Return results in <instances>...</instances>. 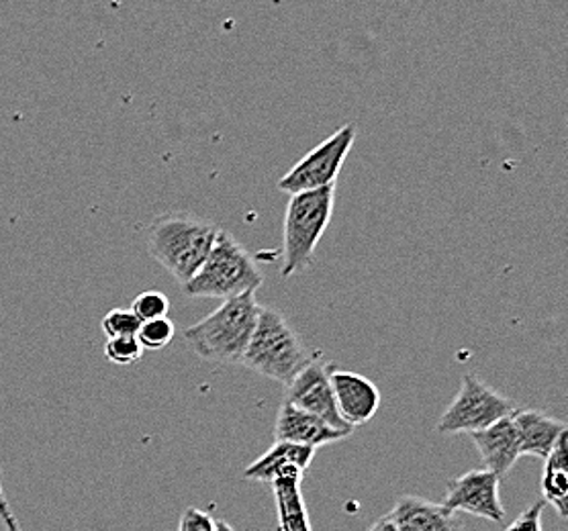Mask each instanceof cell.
Segmentation results:
<instances>
[{"instance_id":"obj_1","label":"cell","mask_w":568,"mask_h":531,"mask_svg":"<svg viewBox=\"0 0 568 531\" xmlns=\"http://www.w3.org/2000/svg\"><path fill=\"white\" fill-rule=\"evenodd\" d=\"M220 232L215 221L186 211H170L158 215L148 227V249L184 286L207 259Z\"/></svg>"},{"instance_id":"obj_2","label":"cell","mask_w":568,"mask_h":531,"mask_svg":"<svg viewBox=\"0 0 568 531\" xmlns=\"http://www.w3.org/2000/svg\"><path fill=\"white\" fill-rule=\"evenodd\" d=\"M260 305L256 293L227 298L220 309L184 329V341L191 350L215 364H242L247 344L258 324Z\"/></svg>"},{"instance_id":"obj_3","label":"cell","mask_w":568,"mask_h":531,"mask_svg":"<svg viewBox=\"0 0 568 531\" xmlns=\"http://www.w3.org/2000/svg\"><path fill=\"white\" fill-rule=\"evenodd\" d=\"M317 358V354H311L303 346L301 337L284 319L283 313L262 307L258 324L247 344L242 364L250 370L288 387L298 372Z\"/></svg>"},{"instance_id":"obj_4","label":"cell","mask_w":568,"mask_h":531,"mask_svg":"<svg viewBox=\"0 0 568 531\" xmlns=\"http://www.w3.org/2000/svg\"><path fill=\"white\" fill-rule=\"evenodd\" d=\"M336 184L288 196L284 211L283 266L281 276L291 278L310 270L315 249L334 217Z\"/></svg>"},{"instance_id":"obj_5","label":"cell","mask_w":568,"mask_h":531,"mask_svg":"<svg viewBox=\"0 0 568 531\" xmlns=\"http://www.w3.org/2000/svg\"><path fill=\"white\" fill-rule=\"evenodd\" d=\"M262 285L264 274L256 259L230 232L221 229L207 259L182 290L186 297L227 300L252 290L256 293Z\"/></svg>"},{"instance_id":"obj_6","label":"cell","mask_w":568,"mask_h":531,"mask_svg":"<svg viewBox=\"0 0 568 531\" xmlns=\"http://www.w3.org/2000/svg\"><path fill=\"white\" fill-rule=\"evenodd\" d=\"M516 409V402L485 385L480 378L465 375L458 395L439 417L436 429L442 436L475 433L497 423Z\"/></svg>"},{"instance_id":"obj_7","label":"cell","mask_w":568,"mask_h":531,"mask_svg":"<svg viewBox=\"0 0 568 531\" xmlns=\"http://www.w3.org/2000/svg\"><path fill=\"white\" fill-rule=\"evenodd\" d=\"M356 133L358 130L354 123H348L336 133H332L284 174L276 184L278 191L291 196L336 184L342 166L356 143Z\"/></svg>"},{"instance_id":"obj_8","label":"cell","mask_w":568,"mask_h":531,"mask_svg":"<svg viewBox=\"0 0 568 531\" xmlns=\"http://www.w3.org/2000/svg\"><path fill=\"white\" fill-rule=\"evenodd\" d=\"M499 484L501 479L489 470H470L448 482V491L444 494L442 506L454 513H468L475 518L489 519L493 523H501L505 519V507L501 503Z\"/></svg>"},{"instance_id":"obj_9","label":"cell","mask_w":568,"mask_h":531,"mask_svg":"<svg viewBox=\"0 0 568 531\" xmlns=\"http://www.w3.org/2000/svg\"><path fill=\"white\" fill-rule=\"evenodd\" d=\"M329 368L332 366L320 362V358L313 360L286 387L284 401L291 402L293 407H297L301 411H307V413L320 417L332 428L344 429V431L352 433L354 429L346 426L337 413L336 399H334V390H332V382H329Z\"/></svg>"},{"instance_id":"obj_10","label":"cell","mask_w":568,"mask_h":531,"mask_svg":"<svg viewBox=\"0 0 568 531\" xmlns=\"http://www.w3.org/2000/svg\"><path fill=\"white\" fill-rule=\"evenodd\" d=\"M329 382L334 390L337 413L346 426L358 428L375 417L381 407V390L371 378L332 366Z\"/></svg>"},{"instance_id":"obj_11","label":"cell","mask_w":568,"mask_h":531,"mask_svg":"<svg viewBox=\"0 0 568 531\" xmlns=\"http://www.w3.org/2000/svg\"><path fill=\"white\" fill-rule=\"evenodd\" d=\"M385 518L397 531H463L465 523L458 513L432 503L422 497L405 494Z\"/></svg>"},{"instance_id":"obj_12","label":"cell","mask_w":568,"mask_h":531,"mask_svg":"<svg viewBox=\"0 0 568 531\" xmlns=\"http://www.w3.org/2000/svg\"><path fill=\"white\" fill-rule=\"evenodd\" d=\"M315 458V448L291 441H274L268 452L244 470V479L274 482V480H301Z\"/></svg>"},{"instance_id":"obj_13","label":"cell","mask_w":568,"mask_h":531,"mask_svg":"<svg viewBox=\"0 0 568 531\" xmlns=\"http://www.w3.org/2000/svg\"><path fill=\"white\" fill-rule=\"evenodd\" d=\"M348 436L349 431L332 428L320 417L307 413V411H301V409L286 401L281 405L278 417H276V426H274V440L310 446L315 450L320 446L346 440Z\"/></svg>"},{"instance_id":"obj_14","label":"cell","mask_w":568,"mask_h":531,"mask_svg":"<svg viewBox=\"0 0 568 531\" xmlns=\"http://www.w3.org/2000/svg\"><path fill=\"white\" fill-rule=\"evenodd\" d=\"M477 446L485 470L504 480L519 460V438L511 415L499 419L483 431L468 433Z\"/></svg>"},{"instance_id":"obj_15","label":"cell","mask_w":568,"mask_h":531,"mask_svg":"<svg viewBox=\"0 0 568 531\" xmlns=\"http://www.w3.org/2000/svg\"><path fill=\"white\" fill-rule=\"evenodd\" d=\"M511 419L516 423L517 438H519V453L546 458L552 452L558 438L567 431V423L534 409L514 411Z\"/></svg>"},{"instance_id":"obj_16","label":"cell","mask_w":568,"mask_h":531,"mask_svg":"<svg viewBox=\"0 0 568 531\" xmlns=\"http://www.w3.org/2000/svg\"><path fill=\"white\" fill-rule=\"evenodd\" d=\"M567 431L558 438L552 452L544 460L542 494L544 503L552 506L556 513L562 519L568 515V460H567Z\"/></svg>"},{"instance_id":"obj_17","label":"cell","mask_w":568,"mask_h":531,"mask_svg":"<svg viewBox=\"0 0 568 531\" xmlns=\"http://www.w3.org/2000/svg\"><path fill=\"white\" fill-rule=\"evenodd\" d=\"M281 531H311L310 513L301 492V480H274L271 482Z\"/></svg>"},{"instance_id":"obj_18","label":"cell","mask_w":568,"mask_h":531,"mask_svg":"<svg viewBox=\"0 0 568 531\" xmlns=\"http://www.w3.org/2000/svg\"><path fill=\"white\" fill-rule=\"evenodd\" d=\"M174 334H176V329L169 317H160L152 321H143L135 337H138L143 351H160L164 350L174 339Z\"/></svg>"},{"instance_id":"obj_19","label":"cell","mask_w":568,"mask_h":531,"mask_svg":"<svg viewBox=\"0 0 568 531\" xmlns=\"http://www.w3.org/2000/svg\"><path fill=\"white\" fill-rule=\"evenodd\" d=\"M143 356V348L138 337H111L104 344V358L116 366H133L140 362Z\"/></svg>"},{"instance_id":"obj_20","label":"cell","mask_w":568,"mask_h":531,"mask_svg":"<svg viewBox=\"0 0 568 531\" xmlns=\"http://www.w3.org/2000/svg\"><path fill=\"white\" fill-rule=\"evenodd\" d=\"M169 312L170 298L158 290H148V293L138 295L131 305V313L140 319V324L160 319V317H169Z\"/></svg>"},{"instance_id":"obj_21","label":"cell","mask_w":568,"mask_h":531,"mask_svg":"<svg viewBox=\"0 0 568 531\" xmlns=\"http://www.w3.org/2000/svg\"><path fill=\"white\" fill-rule=\"evenodd\" d=\"M140 319L131 313V309H113L106 313L101 321L106 339L111 337L135 336L140 329Z\"/></svg>"},{"instance_id":"obj_22","label":"cell","mask_w":568,"mask_h":531,"mask_svg":"<svg viewBox=\"0 0 568 531\" xmlns=\"http://www.w3.org/2000/svg\"><path fill=\"white\" fill-rule=\"evenodd\" d=\"M215 530V519L209 515L207 511L189 507L181 515L179 531H213Z\"/></svg>"},{"instance_id":"obj_23","label":"cell","mask_w":568,"mask_h":531,"mask_svg":"<svg viewBox=\"0 0 568 531\" xmlns=\"http://www.w3.org/2000/svg\"><path fill=\"white\" fill-rule=\"evenodd\" d=\"M544 507H546L544 501H536L534 506L528 507V509H526V511H524L505 531H544Z\"/></svg>"},{"instance_id":"obj_24","label":"cell","mask_w":568,"mask_h":531,"mask_svg":"<svg viewBox=\"0 0 568 531\" xmlns=\"http://www.w3.org/2000/svg\"><path fill=\"white\" fill-rule=\"evenodd\" d=\"M0 521L7 531H21V525L14 518L13 509L9 506V499L2 489V477H0Z\"/></svg>"},{"instance_id":"obj_25","label":"cell","mask_w":568,"mask_h":531,"mask_svg":"<svg viewBox=\"0 0 568 531\" xmlns=\"http://www.w3.org/2000/svg\"><path fill=\"white\" fill-rule=\"evenodd\" d=\"M368 531H397V530H395V528H393V525H390V523H388L387 518H383V519H378V521H376L375 525H373V528H371V530H368Z\"/></svg>"},{"instance_id":"obj_26","label":"cell","mask_w":568,"mask_h":531,"mask_svg":"<svg viewBox=\"0 0 568 531\" xmlns=\"http://www.w3.org/2000/svg\"><path fill=\"white\" fill-rule=\"evenodd\" d=\"M213 531H235L233 530L232 525L230 523H225V521H217L215 519V530Z\"/></svg>"}]
</instances>
